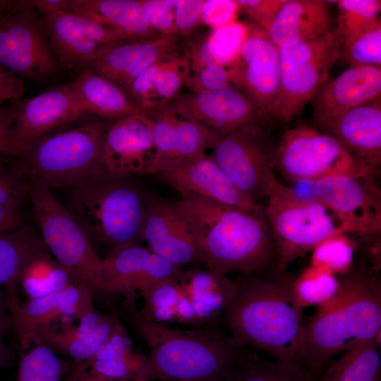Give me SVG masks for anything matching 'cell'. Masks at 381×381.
Wrapping results in <instances>:
<instances>
[{
  "mask_svg": "<svg viewBox=\"0 0 381 381\" xmlns=\"http://www.w3.org/2000/svg\"><path fill=\"white\" fill-rule=\"evenodd\" d=\"M339 289L303 325L298 342L302 369L318 379L333 358L380 337L381 282L363 262L339 277Z\"/></svg>",
  "mask_w": 381,
  "mask_h": 381,
  "instance_id": "1",
  "label": "cell"
},
{
  "mask_svg": "<svg viewBox=\"0 0 381 381\" xmlns=\"http://www.w3.org/2000/svg\"><path fill=\"white\" fill-rule=\"evenodd\" d=\"M294 277L271 270L232 278L222 318L241 346L258 348L277 361L301 368L298 349L303 308L293 294Z\"/></svg>",
  "mask_w": 381,
  "mask_h": 381,
  "instance_id": "2",
  "label": "cell"
},
{
  "mask_svg": "<svg viewBox=\"0 0 381 381\" xmlns=\"http://www.w3.org/2000/svg\"><path fill=\"white\" fill-rule=\"evenodd\" d=\"M174 201L195 241L202 264L222 275L273 270L275 246L262 214L192 195Z\"/></svg>",
  "mask_w": 381,
  "mask_h": 381,
  "instance_id": "3",
  "label": "cell"
},
{
  "mask_svg": "<svg viewBox=\"0 0 381 381\" xmlns=\"http://www.w3.org/2000/svg\"><path fill=\"white\" fill-rule=\"evenodd\" d=\"M135 300H124L123 315L145 343L159 381H225L243 346L214 327L181 329L143 317Z\"/></svg>",
  "mask_w": 381,
  "mask_h": 381,
  "instance_id": "4",
  "label": "cell"
},
{
  "mask_svg": "<svg viewBox=\"0 0 381 381\" xmlns=\"http://www.w3.org/2000/svg\"><path fill=\"white\" fill-rule=\"evenodd\" d=\"M110 121L80 119L30 143L9 159L29 187L69 188L104 171L105 135Z\"/></svg>",
  "mask_w": 381,
  "mask_h": 381,
  "instance_id": "5",
  "label": "cell"
},
{
  "mask_svg": "<svg viewBox=\"0 0 381 381\" xmlns=\"http://www.w3.org/2000/svg\"><path fill=\"white\" fill-rule=\"evenodd\" d=\"M133 175L102 172L68 188L66 208L92 243L140 244L148 190Z\"/></svg>",
  "mask_w": 381,
  "mask_h": 381,
  "instance_id": "6",
  "label": "cell"
},
{
  "mask_svg": "<svg viewBox=\"0 0 381 381\" xmlns=\"http://www.w3.org/2000/svg\"><path fill=\"white\" fill-rule=\"evenodd\" d=\"M266 197L264 212L274 242V271H286L325 239L346 233L323 204L315 198L301 196L276 176L268 183Z\"/></svg>",
  "mask_w": 381,
  "mask_h": 381,
  "instance_id": "7",
  "label": "cell"
},
{
  "mask_svg": "<svg viewBox=\"0 0 381 381\" xmlns=\"http://www.w3.org/2000/svg\"><path fill=\"white\" fill-rule=\"evenodd\" d=\"M34 219L42 240L56 261L95 292L109 296L104 258L50 188L29 186Z\"/></svg>",
  "mask_w": 381,
  "mask_h": 381,
  "instance_id": "8",
  "label": "cell"
},
{
  "mask_svg": "<svg viewBox=\"0 0 381 381\" xmlns=\"http://www.w3.org/2000/svg\"><path fill=\"white\" fill-rule=\"evenodd\" d=\"M274 168L291 182H312L336 175L375 176L378 172V168L356 157L333 137L307 125L284 132L277 143Z\"/></svg>",
  "mask_w": 381,
  "mask_h": 381,
  "instance_id": "9",
  "label": "cell"
},
{
  "mask_svg": "<svg viewBox=\"0 0 381 381\" xmlns=\"http://www.w3.org/2000/svg\"><path fill=\"white\" fill-rule=\"evenodd\" d=\"M279 52L281 87L274 120L288 123L327 83L332 67L341 58V42L334 30Z\"/></svg>",
  "mask_w": 381,
  "mask_h": 381,
  "instance_id": "10",
  "label": "cell"
},
{
  "mask_svg": "<svg viewBox=\"0 0 381 381\" xmlns=\"http://www.w3.org/2000/svg\"><path fill=\"white\" fill-rule=\"evenodd\" d=\"M277 143L266 125L251 123L220 136L210 155L236 188L258 203L275 176Z\"/></svg>",
  "mask_w": 381,
  "mask_h": 381,
  "instance_id": "11",
  "label": "cell"
},
{
  "mask_svg": "<svg viewBox=\"0 0 381 381\" xmlns=\"http://www.w3.org/2000/svg\"><path fill=\"white\" fill-rule=\"evenodd\" d=\"M246 25V35L240 52L226 68L229 82L255 104L266 125L274 120L280 93L279 47L264 29Z\"/></svg>",
  "mask_w": 381,
  "mask_h": 381,
  "instance_id": "12",
  "label": "cell"
},
{
  "mask_svg": "<svg viewBox=\"0 0 381 381\" xmlns=\"http://www.w3.org/2000/svg\"><path fill=\"white\" fill-rule=\"evenodd\" d=\"M59 64L34 1L0 19V66L37 80L54 74Z\"/></svg>",
  "mask_w": 381,
  "mask_h": 381,
  "instance_id": "13",
  "label": "cell"
},
{
  "mask_svg": "<svg viewBox=\"0 0 381 381\" xmlns=\"http://www.w3.org/2000/svg\"><path fill=\"white\" fill-rule=\"evenodd\" d=\"M314 198L328 208L347 234L381 231V192L374 176L336 175L312 181Z\"/></svg>",
  "mask_w": 381,
  "mask_h": 381,
  "instance_id": "14",
  "label": "cell"
},
{
  "mask_svg": "<svg viewBox=\"0 0 381 381\" xmlns=\"http://www.w3.org/2000/svg\"><path fill=\"white\" fill-rule=\"evenodd\" d=\"M180 195H192L255 214L264 207L238 190L210 155L163 161L152 174Z\"/></svg>",
  "mask_w": 381,
  "mask_h": 381,
  "instance_id": "15",
  "label": "cell"
},
{
  "mask_svg": "<svg viewBox=\"0 0 381 381\" xmlns=\"http://www.w3.org/2000/svg\"><path fill=\"white\" fill-rule=\"evenodd\" d=\"M5 286L8 312L17 330L22 352L30 346L35 332L49 326L52 321L64 315L80 320L95 309L93 305L95 292L80 281L25 302L19 298L16 280H12Z\"/></svg>",
  "mask_w": 381,
  "mask_h": 381,
  "instance_id": "16",
  "label": "cell"
},
{
  "mask_svg": "<svg viewBox=\"0 0 381 381\" xmlns=\"http://www.w3.org/2000/svg\"><path fill=\"white\" fill-rule=\"evenodd\" d=\"M60 64L87 68L102 45L128 42L116 30L82 16L54 9L34 1Z\"/></svg>",
  "mask_w": 381,
  "mask_h": 381,
  "instance_id": "17",
  "label": "cell"
},
{
  "mask_svg": "<svg viewBox=\"0 0 381 381\" xmlns=\"http://www.w3.org/2000/svg\"><path fill=\"white\" fill-rule=\"evenodd\" d=\"M164 106L219 136L251 123L265 124L255 104L230 83L214 90L179 93Z\"/></svg>",
  "mask_w": 381,
  "mask_h": 381,
  "instance_id": "18",
  "label": "cell"
},
{
  "mask_svg": "<svg viewBox=\"0 0 381 381\" xmlns=\"http://www.w3.org/2000/svg\"><path fill=\"white\" fill-rule=\"evenodd\" d=\"M74 82L20 100L9 137L13 157L37 139L85 116Z\"/></svg>",
  "mask_w": 381,
  "mask_h": 381,
  "instance_id": "19",
  "label": "cell"
},
{
  "mask_svg": "<svg viewBox=\"0 0 381 381\" xmlns=\"http://www.w3.org/2000/svg\"><path fill=\"white\" fill-rule=\"evenodd\" d=\"M104 260L109 295L124 300H136L140 293L159 283L179 282L183 272L140 244L110 250Z\"/></svg>",
  "mask_w": 381,
  "mask_h": 381,
  "instance_id": "20",
  "label": "cell"
},
{
  "mask_svg": "<svg viewBox=\"0 0 381 381\" xmlns=\"http://www.w3.org/2000/svg\"><path fill=\"white\" fill-rule=\"evenodd\" d=\"M145 112L110 121L104 140V172L152 174L156 148L152 124Z\"/></svg>",
  "mask_w": 381,
  "mask_h": 381,
  "instance_id": "21",
  "label": "cell"
},
{
  "mask_svg": "<svg viewBox=\"0 0 381 381\" xmlns=\"http://www.w3.org/2000/svg\"><path fill=\"white\" fill-rule=\"evenodd\" d=\"M143 239L152 252L174 265L202 264L195 241L174 202L149 190Z\"/></svg>",
  "mask_w": 381,
  "mask_h": 381,
  "instance_id": "22",
  "label": "cell"
},
{
  "mask_svg": "<svg viewBox=\"0 0 381 381\" xmlns=\"http://www.w3.org/2000/svg\"><path fill=\"white\" fill-rule=\"evenodd\" d=\"M181 52L177 36L160 37L143 42H123L102 45L90 68L125 92L131 83L155 62Z\"/></svg>",
  "mask_w": 381,
  "mask_h": 381,
  "instance_id": "23",
  "label": "cell"
},
{
  "mask_svg": "<svg viewBox=\"0 0 381 381\" xmlns=\"http://www.w3.org/2000/svg\"><path fill=\"white\" fill-rule=\"evenodd\" d=\"M378 99H381V67L350 66L327 83L310 100L314 123Z\"/></svg>",
  "mask_w": 381,
  "mask_h": 381,
  "instance_id": "24",
  "label": "cell"
},
{
  "mask_svg": "<svg viewBox=\"0 0 381 381\" xmlns=\"http://www.w3.org/2000/svg\"><path fill=\"white\" fill-rule=\"evenodd\" d=\"M145 114L152 124L156 148L155 167L163 161L206 154L220 137L166 106L148 110Z\"/></svg>",
  "mask_w": 381,
  "mask_h": 381,
  "instance_id": "25",
  "label": "cell"
},
{
  "mask_svg": "<svg viewBox=\"0 0 381 381\" xmlns=\"http://www.w3.org/2000/svg\"><path fill=\"white\" fill-rule=\"evenodd\" d=\"M349 152L373 167L381 164V99L315 125Z\"/></svg>",
  "mask_w": 381,
  "mask_h": 381,
  "instance_id": "26",
  "label": "cell"
},
{
  "mask_svg": "<svg viewBox=\"0 0 381 381\" xmlns=\"http://www.w3.org/2000/svg\"><path fill=\"white\" fill-rule=\"evenodd\" d=\"M50 8L73 13L116 30L128 42L161 36L150 24L140 0H43Z\"/></svg>",
  "mask_w": 381,
  "mask_h": 381,
  "instance_id": "27",
  "label": "cell"
},
{
  "mask_svg": "<svg viewBox=\"0 0 381 381\" xmlns=\"http://www.w3.org/2000/svg\"><path fill=\"white\" fill-rule=\"evenodd\" d=\"M329 3L322 0H286L266 31L278 47L291 46L330 31Z\"/></svg>",
  "mask_w": 381,
  "mask_h": 381,
  "instance_id": "28",
  "label": "cell"
},
{
  "mask_svg": "<svg viewBox=\"0 0 381 381\" xmlns=\"http://www.w3.org/2000/svg\"><path fill=\"white\" fill-rule=\"evenodd\" d=\"M179 284L190 301L199 327H217L230 300L233 279L196 267L183 270Z\"/></svg>",
  "mask_w": 381,
  "mask_h": 381,
  "instance_id": "29",
  "label": "cell"
},
{
  "mask_svg": "<svg viewBox=\"0 0 381 381\" xmlns=\"http://www.w3.org/2000/svg\"><path fill=\"white\" fill-rule=\"evenodd\" d=\"M73 82L85 115L111 121L147 111L122 89L90 68H83Z\"/></svg>",
  "mask_w": 381,
  "mask_h": 381,
  "instance_id": "30",
  "label": "cell"
},
{
  "mask_svg": "<svg viewBox=\"0 0 381 381\" xmlns=\"http://www.w3.org/2000/svg\"><path fill=\"white\" fill-rule=\"evenodd\" d=\"M185 85V66L181 52L159 60L143 71L126 93L147 111L165 105Z\"/></svg>",
  "mask_w": 381,
  "mask_h": 381,
  "instance_id": "31",
  "label": "cell"
},
{
  "mask_svg": "<svg viewBox=\"0 0 381 381\" xmlns=\"http://www.w3.org/2000/svg\"><path fill=\"white\" fill-rule=\"evenodd\" d=\"M380 337L332 360L315 381H381Z\"/></svg>",
  "mask_w": 381,
  "mask_h": 381,
  "instance_id": "32",
  "label": "cell"
},
{
  "mask_svg": "<svg viewBox=\"0 0 381 381\" xmlns=\"http://www.w3.org/2000/svg\"><path fill=\"white\" fill-rule=\"evenodd\" d=\"M18 281L29 299H32L45 296L80 280L44 251L25 265Z\"/></svg>",
  "mask_w": 381,
  "mask_h": 381,
  "instance_id": "33",
  "label": "cell"
},
{
  "mask_svg": "<svg viewBox=\"0 0 381 381\" xmlns=\"http://www.w3.org/2000/svg\"><path fill=\"white\" fill-rule=\"evenodd\" d=\"M40 237L26 228L0 234V286L17 280L25 265L39 254L47 251Z\"/></svg>",
  "mask_w": 381,
  "mask_h": 381,
  "instance_id": "34",
  "label": "cell"
},
{
  "mask_svg": "<svg viewBox=\"0 0 381 381\" xmlns=\"http://www.w3.org/2000/svg\"><path fill=\"white\" fill-rule=\"evenodd\" d=\"M185 66V85L193 92L219 88L229 83L226 68L210 56L202 41H189L181 44Z\"/></svg>",
  "mask_w": 381,
  "mask_h": 381,
  "instance_id": "35",
  "label": "cell"
},
{
  "mask_svg": "<svg viewBox=\"0 0 381 381\" xmlns=\"http://www.w3.org/2000/svg\"><path fill=\"white\" fill-rule=\"evenodd\" d=\"M310 374L293 365L270 362L242 349L225 381H315Z\"/></svg>",
  "mask_w": 381,
  "mask_h": 381,
  "instance_id": "36",
  "label": "cell"
},
{
  "mask_svg": "<svg viewBox=\"0 0 381 381\" xmlns=\"http://www.w3.org/2000/svg\"><path fill=\"white\" fill-rule=\"evenodd\" d=\"M339 289L337 276L312 264L294 277L292 283L294 298L302 308L325 305L333 298Z\"/></svg>",
  "mask_w": 381,
  "mask_h": 381,
  "instance_id": "37",
  "label": "cell"
},
{
  "mask_svg": "<svg viewBox=\"0 0 381 381\" xmlns=\"http://www.w3.org/2000/svg\"><path fill=\"white\" fill-rule=\"evenodd\" d=\"M338 7V32L341 49L349 46L380 16V0L332 1Z\"/></svg>",
  "mask_w": 381,
  "mask_h": 381,
  "instance_id": "38",
  "label": "cell"
},
{
  "mask_svg": "<svg viewBox=\"0 0 381 381\" xmlns=\"http://www.w3.org/2000/svg\"><path fill=\"white\" fill-rule=\"evenodd\" d=\"M23 352L16 381H60L64 365L54 351L37 338Z\"/></svg>",
  "mask_w": 381,
  "mask_h": 381,
  "instance_id": "39",
  "label": "cell"
},
{
  "mask_svg": "<svg viewBox=\"0 0 381 381\" xmlns=\"http://www.w3.org/2000/svg\"><path fill=\"white\" fill-rule=\"evenodd\" d=\"M346 233L331 236L312 250L310 263L336 276L348 273L353 265L358 244Z\"/></svg>",
  "mask_w": 381,
  "mask_h": 381,
  "instance_id": "40",
  "label": "cell"
},
{
  "mask_svg": "<svg viewBox=\"0 0 381 381\" xmlns=\"http://www.w3.org/2000/svg\"><path fill=\"white\" fill-rule=\"evenodd\" d=\"M82 365L92 373L118 381H133L138 377L155 380L148 355L137 349L119 358Z\"/></svg>",
  "mask_w": 381,
  "mask_h": 381,
  "instance_id": "41",
  "label": "cell"
},
{
  "mask_svg": "<svg viewBox=\"0 0 381 381\" xmlns=\"http://www.w3.org/2000/svg\"><path fill=\"white\" fill-rule=\"evenodd\" d=\"M246 35V23L236 21L214 28L205 40L207 50L216 63L226 68L238 55Z\"/></svg>",
  "mask_w": 381,
  "mask_h": 381,
  "instance_id": "42",
  "label": "cell"
},
{
  "mask_svg": "<svg viewBox=\"0 0 381 381\" xmlns=\"http://www.w3.org/2000/svg\"><path fill=\"white\" fill-rule=\"evenodd\" d=\"M350 66L381 67V19L379 16L349 46L341 56Z\"/></svg>",
  "mask_w": 381,
  "mask_h": 381,
  "instance_id": "43",
  "label": "cell"
},
{
  "mask_svg": "<svg viewBox=\"0 0 381 381\" xmlns=\"http://www.w3.org/2000/svg\"><path fill=\"white\" fill-rule=\"evenodd\" d=\"M151 26L161 35L177 36L175 0H140Z\"/></svg>",
  "mask_w": 381,
  "mask_h": 381,
  "instance_id": "44",
  "label": "cell"
},
{
  "mask_svg": "<svg viewBox=\"0 0 381 381\" xmlns=\"http://www.w3.org/2000/svg\"><path fill=\"white\" fill-rule=\"evenodd\" d=\"M135 349L128 334L119 320L114 325L111 332L99 346L94 355L85 361L80 362L87 364L97 361H104L123 356Z\"/></svg>",
  "mask_w": 381,
  "mask_h": 381,
  "instance_id": "45",
  "label": "cell"
},
{
  "mask_svg": "<svg viewBox=\"0 0 381 381\" xmlns=\"http://www.w3.org/2000/svg\"><path fill=\"white\" fill-rule=\"evenodd\" d=\"M241 8L237 1L206 0L204 1L200 24L212 29L233 23Z\"/></svg>",
  "mask_w": 381,
  "mask_h": 381,
  "instance_id": "46",
  "label": "cell"
},
{
  "mask_svg": "<svg viewBox=\"0 0 381 381\" xmlns=\"http://www.w3.org/2000/svg\"><path fill=\"white\" fill-rule=\"evenodd\" d=\"M182 293L179 282L167 281L159 283L138 294V297H142L143 300L140 310L175 307Z\"/></svg>",
  "mask_w": 381,
  "mask_h": 381,
  "instance_id": "47",
  "label": "cell"
},
{
  "mask_svg": "<svg viewBox=\"0 0 381 381\" xmlns=\"http://www.w3.org/2000/svg\"><path fill=\"white\" fill-rule=\"evenodd\" d=\"M241 8L267 31L278 15L286 0H238Z\"/></svg>",
  "mask_w": 381,
  "mask_h": 381,
  "instance_id": "48",
  "label": "cell"
},
{
  "mask_svg": "<svg viewBox=\"0 0 381 381\" xmlns=\"http://www.w3.org/2000/svg\"><path fill=\"white\" fill-rule=\"evenodd\" d=\"M204 0H175L174 22L177 35L186 36L200 24Z\"/></svg>",
  "mask_w": 381,
  "mask_h": 381,
  "instance_id": "49",
  "label": "cell"
},
{
  "mask_svg": "<svg viewBox=\"0 0 381 381\" xmlns=\"http://www.w3.org/2000/svg\"><path fill=\"white\" fill-rule=\"evenodd\" d=\"M28 186L12 170L0 167V204L20 202L28 196Z\"/></svg>",
  "mask_w": 381,
  "mask_h": 381,
  "instance_id": "50",
  "label": "cell"
},
{
  "mask_svg": "<svg viewBox=\"0 0 381 381\" xmlns=\"http://www.w3.org/2000/svg\"><path fill=\"white\" fill-rule=\"evenodd\" d=\"M24 94L23 80L0 66V105L20 101Z\"/></svg>",
  "mask_w": 381,
  "mask_h": 381,
  "instance_id": "51",
  "label": "cell"
},
{
  "mask_svg": "<svg viewBox=\"0 0 381 381\" xmlns=\"http://www.w3.org/2000/svg\"><path fill=\"white\" fill-rule=\"evenodd\" d=\"M19 101L0 105V156L10 157L12 150L10 143V130L15 121Z\"/></svg>",
  "mask_w": 381,
  "mask_h": 381,
  "instance_id": "52",
  "label": "cell"
},
{
  "mask_svg": "<svg viewBox=\"0 0 381 381\" xmlns=\"http://www.w3.org/2000/svg\"><path fill=\"white\" fill-rule=\"evenodd\" d=\"M20 202L0 204V234L20 227Z\"/></svg>",
  "mask_w": 381,
  "mask_h": 381,
  "instance_id": "53",
  "label": "cell"
},
{
  "mask_svg": "<svg viewBox=\"0 0 381 381\" xmlns=\"http://www.w3.org/2000/svg\"><path fill=\"white\" fill-rule=\"evenodd\" d=\"M64 381H118L90 372L79 362L71 368L68 375ZM133 381H152L145 377H138Z\"/></svg>",
  "mask_w": 381,
  "mask_h": 381,
  "instance_id": "54",
  "label": "cell"
},
{
  "mask_svg": "<svg viewBox=\"0 0 381 381\" xmlns=\"http://www.w3.org/2000/svg\"><path fill=\"white\" fill-rule=\"evenodd\" d=\"M174 310L176 322L200 328L196 314L190 301L183 293L177 301Z\"/></svg>",
  "mask_w": 381,
  "mask_h": 381,
  "instance_id": "55",
  "label": "cell"
},
{
  "mask_svg": "<svg viewBox=\"0 0 381 381\" xmlns=\"http://www.w3.org/2000/svg\"><path fill=\"white\" fill-rule=\"evenodd\" d=\"M8 308L5 292L0 289V334L13 327L12 318L8 314Z\"/></svg>",
  "mask_w": 381,
  "mask_h": 381,
  "instance_id": "56",
  "label": "cell"
},
{
  "mask_svg": "<svg viewBox=\"0 0 381 381\" xmlns=\"http://www.w3.org/2000/svg\"><path fill=\"white\" fill-rule=\"evenodd\" d=\"M28 2L29 1L25 0H0V19L24 7Z\"/></svg>",
  "mask_w": 381,
  "mask_h": 381,
  "instance_id": "57",
  "label": "cell"
},
{
  "mask_svg": "<svg viewBox=\"0 0 381 381\" xmlns=\"http://www.w3.org/2000/svg\"><path fill=\"white\" fill-rule=\"evenodd\" d=\"M11 359V351L5 344L0 334V368L7 366Z\"/></svg>",
  "mask_w": 381,
  "mask_h": 381,
  "instance_id": "58",
  "label": "cell"
}]
</instances>
